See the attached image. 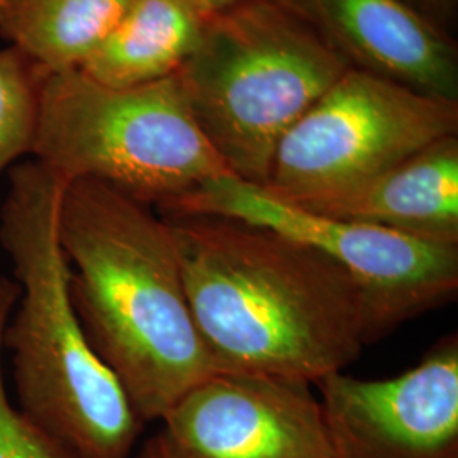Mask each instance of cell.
<instances>
[{"label": "cell", "instance_id": "2", "mask_svg": "<svg viewBox=\"0 0 458 458\" xmlns=\"http://www.w3.org/2000/svg\"><path fill=\"white\" fill-rule=\"evenodd\" d=\"M58 240L68 294L98 359L147 425L216 374L197 331L174 233L153 208L114 187L66 182Z\"/></svg>", "mask_w": 458, "mask_h": 458}, {"label": "cell", "instance_id": "3", "mask_svg": "<svg viewBox=\"0 0 458 458\" xmlns=\"http://www.w3.org/2000/svg\"><path fill=\"white\" fill-rule=\"evenodd\" d=\"M65 183L38 160L16 165L0 211V245L21 285L4 331L19 410L73 458H131L145 423L89 344L68 294L58 240Z\"/></svg>", "mask_w": 458, "mask_h": 458}, {"label": "cell", "instance_id": "11", "mask_svg": "<svg viewBox=\"0 0 458 458\" xmlns=\"http://www.w3.org/2000/svg\"><path fill=\"white\" fill-rule=\"evenodd\" d=\"M291 204L428 243L458 246V136L438 140L357 185Z\"/></svg>", "mask_w": 458, "mask_h": 458}, {"label": "cell", "instance_id": "15", "mask_svg": "<svg viewBox=\"0 0 458 458\" xmlns=\"http://www.w3.org/2000/svg\"><path fill=\"white\" fill-rule=\"evenodd\" d=\"M19 297L21 285L0 274V458H73L9 401L2 372V348L4 331Z\"/></svg>", "mask_w": 458, "mask_h": 458}, {"label": "cell", "instance_id": "6", "mask_svg": "<svg viewBox=\"0 0 458 458\" xmlns=\"http://www.w3.org/2000/svg\"><path fill=\"white\" fill-rule=\"evenodd\" d=\"M158 214L225 216L319 250L357 284L369 344L457 297L458 246L311 213L233 175L202 183Z\"/></svg>", "mask_w": 458, "mask_h": 458}, {"label": "cell", "instance_id": "18", "mask_svg": "<svg viewBox=\"0 0 458 458\" xmlns=\"http://www.w3.org/2000/svg\"><path fill=\"white\" fill-rule=\"evenodd\" d=\"M138 458H164L160 455V452L155 448V445L147 440L145 445H143V448H141V452H140V455Z\"/></svg>", "mask_w": 458, "mask_h": 458}, {"label": "cell", "instance_id": "13", "mask_svg": "<svg viewBox=\"0 0 458 458\" xmlns=\"http://www.w3.org/2000/svg\"><path fill=\"white\" fill-rule=\"evenodd\" d=\"M131 0H0V36L47 73L81 68Z\"/></svg>", "mask_w": 458, "mask_h": 458}, {"label": "cell", "instance_id": "7", "mask_svg": "<svg viewBox=\"0 0 458 458\" xmlns=\"http://www.w3.org/2000/svg\"><path fill=\"white\" fill-rule=\"evenodd\" d=\"M458 132V100L348 68L285 132L263 187L301 202L372 179Z\"/></svg>", "mask_w": 458, "mask_h": 458}, {"label": "cell", "instance_id": "12", "mask_svg": "<svg viewBox=\"0 0 458 458\" xmlns=\"http://www.w3.org/2000/svg\"><path fill=\"white\" fill-rule=\"evenodd\" d=\"M204 22L183 0H131L79 70L114 89L164 81L196 51Z\"/></svg>", "mask_w": 458, "mask_h": 458}, {"label": "cell", "instance_id": "8", "mask_svg": "<svg viewBox=\"0 0 458 458\" xmlns=\"http://www.w3.org/2000/svg\"><path fill=\"white\" fill-rule=\"evenodd\" d=\"M160 421L149 442L164 458H331L319 397L299 378L216 372Z\"/></svg>", "mask_w": 458, "mask_h": 458}, {"label": "cell", "instance_id": "1", "mask_svg": "<svg viewBox=\"0 0 458 458\" xmlns=\"http://www.w3.org/2000/svg\"><path fill=\"white\" fill-rule=\"evenodd\" d=\"M162 217L179 248L187 301L216 372L314 386L360 357L369 344L360 291L325 253L225 216Z\"/></svg>", "mask_w": 458, "mask_h": 458}, {"label": "cell", "instance_id": "10", "mask_svg": "<svg viewBox=\"0 0 458 458\" xmlns=\"http://www.w3.org/2000/svg\"><path fill=\"white\" fill-rule=\"evenodd\" d=\"M350 68L421 94L458 100L457 51L406 0H285Z\"/></svg>", "mask_w": 458, "mask_h": 458}, {"label": "cell", "instance_id": "9", "mask_svg": "<svg viewBox=\"0 0 458 458\" xmlns=\"http://www.w3.org/2000/svg\"><path fill=\"white\" fill-rule=\"evenodd\" d=\"M314 386L331 458H458L457 333L401 376L336 372Z\"/></svg>", "mask_w": 458, "mask_h": 458}, {"label": "cell", "instance_id": "4", "mask_svg": "<svg viewBox=\"0 0 458 458\" xmlns=\"http://www.w3.org/2000/svg\"><path fill=\"white\" fill-rule=\"evenodd\" d=\"M348 68L289 2L250 0L204 22L175 75L231 175L265 187L285 132Z\"/></svg>", "mask_w": 458, "mask_h": 458}, {"label": "cell", "instance_id": "17", "mask_svg": "<svg viewBox=\"0 0 458 458\" xmlns=\"http://www.w3.org/2000/svg\"><path fill=\"white\" fill-rule=\"evenodd\" d=\"M406 2H410L416 11H420L423 16L433 22V19L450 16L457 0H406Z\"/></svg>", "mask_w": 458, "mask_h": 458}, {"label": "cell", "instance_id": "14", "mask_svg": "<svg viewBox=\"0 0 458 458\" xmlns=\"http://www.w3.org/2000/svg\"><path fill=\"white\" fill-rule=\"evenodd\" d=\"M45 75L16 48L0 51V174L33 149Z\"/></svg>", "mask_w": 458, "mask_h": 458}, {"label": "cell", "instance_id": "5", "mask_svg": "<svg viewBox=\"0 0 458 458\" xmlns=\"http://www.w3.org/2000/svg\"><path fill=\"white\" fill-rule=\"evenodd\" d=\"M31 155L64 181L102 182L157 211L231 175L177 75L114 89L79 68L47 73Z\"/></svg>", "mask_w": 458, "mask_h": 458}, {"label": "cell", "instance_id": "16", "mask_svg": "<svg viewBox=\"0 0 458 458\" xmlns=\"http://www.w3.org/2000/svg\"><path fill=\"white\" fill-rule=\"evenodd\" d=\"M183 2L189 7H192L204 21H208L209 17L217 16V14L229 11L233 7H238L250 0H183Z\"/></svg>", "mask_w": 458, "mask_h": 458}]
</instances>
